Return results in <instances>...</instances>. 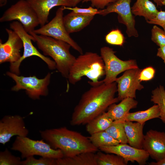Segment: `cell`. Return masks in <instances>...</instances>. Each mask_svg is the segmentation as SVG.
I'll use <instances>...</instances> for the list:
<instances>
[{
  "mask_svg": "<svg viewBox=\"0 0 165 165\" xmlns=\"http://www.w3.org/2000/svg\"><path fill=\"white\" fill-rule=\"evenodd\" d=\"M89 84L91 87L82 94L74 108L70 121L72 126L86 124L119 101L115 97L117 90L116 82L106 84L102 80Z\"/></svg>",
  "mask_w": 165,
  "mask_h": 165,
  "instance_id": "6da1fadb",
  "label": "cell"
},
{
  "mask_svg": "<svg viewBox=\"0 0 165 165\" xmlns=\"http://www.w3.org/2000/svg\"><path fill=\"white\" fill-rule=\"evenodd\" d=\"M42 139L55 149H60L64 157H71L86 152H95L98 148L88 137L66 127L46 129L39 132Z\"/></svg>",
  "mask_w": 165,
  "mask_h": 165,
  "instance_id": "7a4b0ae2",
  "label": "cell"
},
{
  "mask_svg": "<svg viewBox=\"0 0 165 165\" xmlns=\"http://www.w3.org/2000/svg\"><path fill=\"white\" fill-rule=\"evenodd\" d=\"M29 33L33 36L34 42L44 55L52 57L58 71L63 77L68 78L70 69L76 58L70 52L71 46L64 41L37 35L33 31Z\"/></svg>",
  "mask_w": 165,
  "mask_h": 165,
  "instance_id": "3957f363",
  "label": "cell"
},
{
  "mask_svg": "<svg viewBox=\"0 0 165 165\" xmlns=\"http://www.w3.org/2000/svg\"><path fill=\"white\" fill-rule=\"evenodd\" d=\"M105 75L104 63L101 56L92 52L80 54L71 66L68 77L69 82L74 85L86 76L93 83Z\"/></svg>",
  "mask_w": 165,
  "mask_h": 165,
  "instance_id": "277c9868",
  "label": "cell"
},
{
  "mask_svg": "<svg viewBox=\"0 0 165 165\" xmlns=\"http://www.w3.org/2000/svg\"><path fill=\"white\" fill-rule=\"evenodd\" d=\"M11 149L20 152L21 158L23 159L34 155L55 159L64 157L61 150L53 148L43 139L35 140L27 136H17Z\"/></svg>",
  "mask_w": 165,
  "mask_h": 165,
  "instance_id": "5b68a950",
  "label": "cell"
},
{
  "mask_svg": "<svg viewBox=\"0 0 165 165\" xmlns=\"http://www.w3.org/2000/svg\"><path fill=\"white\" fill-rule=\"evenodd\" d=\"M12 21L20 22L28 33L39 25L38 17L27 0H19L11 6L0 18L1 22Z\"/></svg>",
  "mask_w": 165,
  "mask_h": 165,
  "instance_id": "8992f818",
  "label": "cell"
},
{
  "mask_svg": "<svg viewBox=\"0 0 165 165\" xmlns=\"http://www.w3.org/2000/svg\"><path fill=\"white\" fill-rule=\"evenodd\" d=\"M10 28L21 38L24 48L23 54L20 58L17 61L10 63L9 68L11 72L19 75V68L22 62L25 58L32 56H36L41 58L46 63L50 69L56 68L55 62L40 53L33 46L31 41L34 42V37L25 30L21 23L18 21H13L10 24Z\"/></svg>",
  "mask_w": 165,
  "mask_h": 165,
  "instance_id": "52a82bcc",
  "label": "cell"
},
{
  "mask_svg": "<svg viewBox=\"0 0 165 165\" xmlns=\"http://www.w3.org/2000/svg\"><path fill=\"white\" fill-rule=\"evenodd\" d=\"M6 74L15 82V85L11 89L12 91H18L24 90L29 97L33 100L38 99L40 96H46L48 94V86L51 76L50 73L42 79H38L35 75L20 76L11 72H7Z\"/></svg>",
  "mask_w": 165,
  "mask_h": 165,
  "instance_id": "ba28073f",
  "label": "cell"
},
{
  "mask_svg": "<svg viewBox=\"0 0 165 165\" xmlns=\"http://www.w3.org/2000/svg\"><path fill=\"white\" fill-rule=\"evenodd\" d=\"M113 49L108 46L103 47L100 49L105 75L102 81L106 84L115 82L117 76L121 73L129 69L138 68L136 60H122L116 55Z\"/></svg>",
  "mask_w": 165,
  "mask_h": 165,
  "instance_id": "9c48e42d",
  "label": "cell"
},
{
  "mask_svg": "<svg viewBox=\"0 0 165 165\" xmlns=\"http://www.w3.org/2000/svg\"><path fill=\"white\" fill-rule=\"evenodd\" d=\"M64 10V6H61L50 21L32 31L37 35L47 36L66 42L80 54H82V48L70 37L65 28L63 20Z\"/></svg>",
  "mask_w": 165,
  "mask_h": 165,
  "instance_id": "30bf717a",
  "label": "cell"
},
{
  "mask_svg": "<svg viewBox=\"0 0 165 165\" xmlns=\"http://www.w3.org/2000/svg\"><path fill=\"white\" fill-rule=\"evenodd\" d=\"M131 0H118L104 9L99 10L98 14L105 16L115 13L118 15L119 22L126 27V32L129 37H137L138 34L135 27V21L130 7Z\"/></svg>",
  "mask_w": 165,
  "mask_h": 165,
  "instance_id": "8fae6325",
  "label": "cell"
},
{
  "mask_svg": "<svg viewBox=\"0 0 165 165\" xmlns=\"http://www.w3.org/2000/svg\"><path fill=\"white\" fill-rule=\"evenodd\" d=\"M141 70L139 68L129 69L122 76L116 78L115 82L117 84V98L119 101L127 97L135 98L136 90L144 88L139 80Z\"/></svg>",
  "mask_w": 165,
  "mask_h": 165,
  "instance_id": "7c38bea8",
  "label": "cell"
},
{
  "mask_svg": "<svg viewBox=\"0 0 165 165\" xmlns=\"http://www.w3.org/2000/svg\"><path fill=\"white\" fill-rule=\"evenodd\" d=\"M28 133L24 119L20 116L6 115L0 120V143L3 145L13 136L27 137Z\"/></svg>",
  "mask_w": 165,
  "mask_h": 165,
  "instance_id": "4fadbf2b",
  "label": "cell"
},
{
  "mask_svg": "<svg viewBox=\"0 0 165 165\" xmlns=\"http://www.w3.org/2000/svg\"><path fill=\"white\" fill-rule=\"evenodd\" d=\"M8 35L7 40L3 43L0 39V63H10L18 61L21 56L20 50L23 47V41L19 36L13 30L5 29Z\"/></svg>",
  "mask_w": 165,
  "mask_h": 165,
  "instance_id": "5bb4252c",
  "label": "cell"
},
{
  "mask_svg": "<svg viewBox=\"0 0 165 165\" xmlns=\"http://www.w3.org/2000/svg\"><path fill=\"white\" fill-rule=\"evenodd\" d=\"M105 153L115 154L122 157L127 163L130 161L137 162L139 165L146 163L149 156L144 149L133 147L127 143L119 144L113 146H102L99 148Z\"/></svg>",
  "mask_w": 165,
  "mask_h": 165,
  "instance_id": "9a60e30c",
  "label": "cell"
},
{
  "mask_svg": "<svg viewBox=\"0 0 165 165\" xmlns=\"http://www.w3.org/2000/svg\"><path fill=\"white\" fill-rule=\"evenodd\" d=\"M142 149L156 161L165 157V132L151 129L144 135Z\"/></svg>",
  "mask_w": 165,
  "mask_h": 165,
  "instance_id": "2e32d148",
  "label": "cell"
},
{
  "mask_svg": "<svg viewBox=\"0 0 165 165\" xmlns=\"http://www.w3.org/2000/svg\"><path fill=\"white\" fill-rule=\"evenodd\" d=\"M35 12L39 25L43 26L48 22L51 10L57 6L69 7L67 0H27Z\"/></svg>",
  "mask_w": 165,
  "mask_h": 165,
  "instance_id": "e0dca14e",
  "label": "cell"
},
{
  "mask_svg": "<svg viewBox=\"0 0 165 165\" xmlns=\"http://www.w3.org/2000/svg\"><path fill=\"white\" fill-rule=\"evenodd\" d=\"M119 104L111 105L105 112L107 116L113 121L122 120L129 112L130 109L136 108L138 102L134 98H125Z\"/></svg>",
  "mask_w": 165,
  "mask_h": 165,
  "instance_id": "ac0fdd59",
  "label": "cell"
},
{
  "mask_svg": "<svg viewBox=\"0 0 165 165\" xmlns=\"http://www.w3.org/2000/svg\"><path fill=\"white\" fill-rule=\"evenodd\" d=\"M94 16L78 14L72 11L64 16V26L69 34L78 32L89 25Z\"/></svg>",
  "mask_w": 165,
  "mask_h": 165,
  "instance_id": "d6986e66",
  "label": "cell"
},
{
  "mask_svg": "<svg viewBox=\"0 0 165 165\" xmlns=\"http://www.w3.org/2000/svg\"><path fill=\"white\" fill-rule=\"evenodd\" d=\"M123 123L129 145L138 149H142L144 135L143 131L145 124L130 121H125Z\"/></svg>",
  "mask_w": 165,
  "mask_h": 165,
  "instance_id": "ffe728a7",
  "label": "cell"
},
{
  "mask_svg": "<svg viewBox=\"0 0 165 165\" xmlns=\"http://www.w3.org/2000/svg\"><path fill=\"white\" fill-rule=\"evenodd\" d=\"M56 165H97L96 154L94 152L81 153L71 157H64L56 160Z\"/></svg>",
  "mask_w": 165,
  "mask_h": 165,
  "instance_id": "44dd1931",
  "label": "cell"
},
{
  "mask_svg": "<svg viewBox=\"0 0 165 165\" xmlns=\"http://www.w3.org/2000/svg\"><path fill=\"white\" fill-rule=\"evenodd\" d=\"M131 9L133 14L144 17L146 21L154 18L159 11L150 0H137Z\"/></svg>",
  "mask_w": 165,
  "mask_h": 165,
  "instance_id": "7402d4cb",
  "label": "cell"
},
{
  "mask_svg": "<svg viewBox=\"0 0 165 165\" xmlns=\"http://www.w3.org/2000/svg\"><path fill=\"white\" fill-rule=\"evenodd\" d=\"M160 110L158 105L156 104L148 109L144 111H138L127 114L122 120L134 121L141 124H145V122L149 120L156 118H160Z\"/></svg>",
  "mask_w": 165,
  "mask_h": 165,
  "instance_id": "603a6c76",
  "label": "cell"
},
{
  "mask_svg": "<svg viewBox=\"0 0 165 165\" xmlns=\"http://www.w3.org/2000/svg\"><path fill=\"white\" fill-rule=\"evenodd\" d=\"M113 121L107 116L105 112L86 124V130L90 135L105 131Z\"/></svg>",
  "mask_w": 165,
  "mask_h": 165,
  "instance_id": "cb8c5ba5",
  "label": "cell"
},
{
  "mask_svg": "<svg viewBox=\"0 0 165 165\" xmlns=\"http://www.w3.org/2000/svg\"><path fill=\"white\" fill-rule=\"evenodd\" d=\"M88 138L93 145L98 149L102 146L115 145L120 143L105 131L92 134Z\"/></svg>",
  "mask_w": 165,
  "mask_h": 165,
  "instance_id": "d4e9b609",
  "label": "cell"
},
{
  "mask_svg": "<svg viewBox=\"0 0 165 165\" xmlns=\"http://www.w3.org/2000/svg\"><path fill=\"white\" fill-rule=\"evenodd\" d=\"M105 131L120 143H128L123 122L119 120L114 121Z\"/></svg>",
  "mask_w": 165,
  "mask_h": 165,
  "instance_id": "484cf974",
  "label": "cell"
},
{
  "mask_svg": "<svg viewBox=\"0 0 165 165\" xmlns=\"http://www.w3.org/2000/svg\"><path fill=\"white\" fill-rule=\"evenodd\" d=\"M151 101L157 105L160 110V118L165 124V89L161 85L152 90Z\"/></svg>",
  "mask_w": 165,
  "mask_h": 165,
  "instance_id": "4316f807",
  "label": "cell"
},
{
  "mask_svg": "<svg viewBox=\"0 0 165 165\" xmlns=\"http://www.w3.org/2000/svg\"><path fill=\"white\" fill-rule=\"evenodd\" d=\"M96 154L97 165H127L122 157L112 153H104L98 152Z\"/></svg>",
  "mask_w": 165,
  "mask_h": 165,
  "instance_id": "83f0119b",
  "label": "cell"
},
{
  "mask_svg": "<svg viewBox=\"0 0 165 165\" xmlns=\"http://www.w3.org/2000/svg\"><path fill=\"white\" fill-rule=\"evenodd\" d=\"M106 42L108 44L120 46H123L125 42V37L118 29H113L105 36Z\"/></svg>",
  "mask_w": 165,
  "mask_h": 165,
  "instance_id": "f1b7e54d",
  "label": "cell"
},
{
  "mask_svg": "<svg viewBox=\"0 0 165 165\" xmlns=\"http://www.w3.org/2000/svg\"><path fill=\"white\" fill-rule=\"evenodd\" d=\"M21 162L20 157L13 155L7 148L0 152V165H21Z\"/></svg>",
  "mask_w": 165,
  "mask_h": 165,
  "instance_id": "f546056e",
  "label": "cell"
},
{
  "mask_svg": "<svg viewBox=\"0 0 165 165\" xmlns=\"http://www.w3.org/2000/svg\"><path fill=\"white\" fill-rule=\"evenodd\" d=\"M56 160L42 157L37 159L35 158L34 156H32L22 161L21 165H56Z\"/></svg>",
  "mask_w": 165,
  "mask_h": 165,
  "instance_id": "4dcf8cb0",
  "label": "cell"
},
{
  "mask_svg": "<svg viewBox=\"0 0 165 165\" xmlns=\"http://www.w3.org/2000/svg\"><path fill=\"white\" fill-rule=\"evenodd\" d=\"M151 39L159 47L165 46V31L154 25L151 30Z\"/></svg>",
  "mask_w": 165,
  "mask_h": 165,
  "instance_id": "1f68e13d",
  "label": "cell"
},
{
  "mask_svg": "<svg viewBox=\"0 0 165 165\" xmlns=\"http://www.w3.org/2000/svg\"><path fill=\"white\" fill-rule=\"evenodd\" d=\"M64 9L72 10L75 13L83 15L94 16L98 14L99 10L97 9L94 8L92 6H90L87 8H80L76 6L70 7L64 6Z\"/></svg>",
  "mask_w": 165,
  "mask_h": 165,
  "instance_id": "d6a6232c",
  "label": "cell"
},
{
  "mask_svg": "<svg viewBox=\"0 0 165 165\" xmlns=\"http://www.w3.org/2000/svg\"><path fill=\"white\" fill-rule=\"evenodd\" d=\"M155 69L152 66L147 67L141 70L139 76V80L142 81L152 80L154 77Z\"/></svg>",
  "mask_w": 165,
  "mask_h": 165,
  "instance_id": "836d02e7",
  "label": "cell"
},
{
  "mask_svg": "<svg viewBox=\"0 0 165 165\" xmlns=\"http://www.w3.org/2000/svg\"><path fill=\"white\" fill-rule=\"evenodd\" d=\"M146 22L149 24L160 26L165 31V11L160 10L154 18Z\"/></svg>",
  "mask_w": 165,
  "mask_h": 165,
  "instance_id": "e575fe53",
  "label": "cell"
},
{
  "mask_svg": "<svg viewBox=\"0 0 165 165\" xmlns=\"http://www.w3.org/2000/svg\"><path fill=\"white\" fill-rule=\"evenodd\" d=\"M118 0H83V2H90L91 6L95 8L104 9L109 4L113 3Z\"/></svg>",
  "mask_w": 165,
  "mask_h": 165,
  "instance_id": "d590c367",
  "label": "cell"
},
{
  "mask_svg": "<svg viewBox=\"0 0 165 165\" xmlns=\"http://www.w3.org/2000/svg\"><path fill=\"white\" fill-rule=\"evenodd\" d=\"M156 55L161 58L165 64V46L160 47L158 49Z\"/></svg>",
  "mask_w": 165,
  "mask_h": 165,
  "instance_id": "8d00e7d4",
  "label": "cell"
},
{
  "mask_svg": "<svg viewBox=\"0 0 165 165\" xmlns=\"http://www.w3.org/2000/svg\"><path fill=\"white\" fill-rule=\"evenodd\" d=\"M70 7H74L76 6L83 0H67Z\"/></svg>",
  "mask_w": 165,
  "mask_h": 165,
  "instance_id": "74e56055",
  "label": "cell"
},
{
  "mask_svg": "<svg viewBox=\"0 0 165 165\" xmlns=\"http://www.w3.org/2000/svg\"><path fill=\"white\" fill-rule=\"evenodd\" d=\"M150 165H165V157L162 160L156 162H152L149 163Z\"/></svg>",
  "mask_w": 165,
  "mask_h": 165,
  "instance_id": "f35d334b",
  "label": "cell"
},
{
  "mask_svg": "<svg viewBox=\"0 0 165 165\" xmlns=\"http://www.w3.org/2000/svg\"><path fill=\"white\" fill-rule=\"evenodd\" d=\"M154 2L156 3L157 6H165V0H153Z\"/></svg>",
  "mask_w": 165,
  "mask_h": 165,
  "instance_id": "ab89813d",
  "label": "cell"
},
{
  "mask_svg": "<svg viewBox=\"0 0 165 165\" xmlns=\"http://www.w3.org/2000/svg\"><path fill=\"white\" fill-rule=\"evenodd\" d=\"M7 0H0V6L2 7L5 6L7 4Z\"/></svg>",
  "mask_w": 165,
  "mask_h": 165,
  "instance_id": "60d3db41",
  "label": "cell"
}]
</instances>
